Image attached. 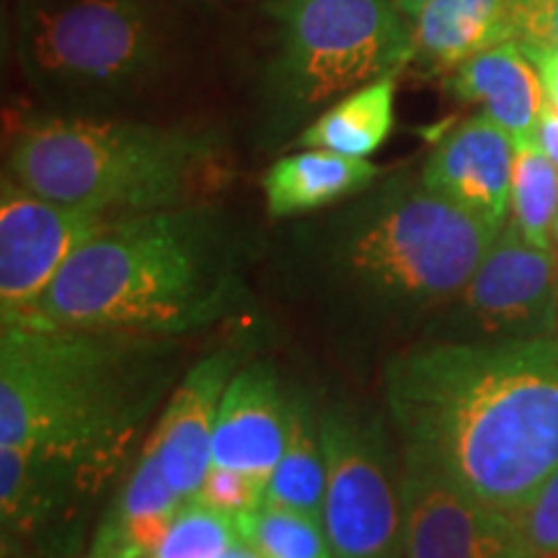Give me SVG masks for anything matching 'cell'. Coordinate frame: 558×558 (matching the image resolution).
Returning <instances> with one entry per match:
<instances>
[{"instance_id": "cell-1", "label": "cell", "mask_w": 558, "mask_h": 558, "mask_svg": "<svg viewBox=\"0 0 558 558\" xmlns=\"http://www.w3.org/2000/svg\"><path fill=\"white\" fill-rule=\"evenodd\" d=\"M383 390L403 469L514 514L558 471V337L424 339Z\"/></svg>"}, {"instance_id": "cell-2", "label": "cell", "mask_w": 558, "mask_h": 558, "mask_svg": "<svg viewBox=\"0 0 558 558\" xmlns=\"http://www.w3.org/2000/svg\"><path fill=\"white\" fill-rule=\"evenodd\" d=\"M243 298L239 233L215 207L186 202L111 220L11 326L173 341L230 318Z\"/></svg>"}, {"instance_id": "cell-3", "label": "cell", "mask_w": 558, "mask_h": 558, "mask_svg": "<svg viewBox=\"0 0 558 558\" xmlns=\"http://www.w3.org/2000/svg\"><path fill=\"white\" fill-rule=\"evenodd\" d=\"M171 339L111 331H0V448L104 478L163 401Z\"/></svg>"}, {"instance_id": "cell-4", "label": "cell", "mask_w": 558, "mask_h": 558, "mask_svg": "<svg viewBox=\"0 0 558 558\" xmlns=\"http://www.w3.org/2000/svg\"><path fill=\"white\" fill-rule=\"evenodd\" d=\"M499 233L396 177L305 226L295 248L331 311L362 329L407 331L460 295Z\"/></svg>"}, {"instance_id": "cell-5", "label": "cell", "mask_w": 558, "mask_h": 558, "mask_svg": "<svg viewBox=\"0 0 558 558\" xmlns=\"http://www.w3.org/2000/svg\"><path fill=\"white\" fill-rule=\"evenodd\" d=\"M218 153L213 132L41 117L16 132L5 177L60 205L130 218L186 205Z\"/></svg>"}, {"instance_id": "cell-6", "label": "cell", "mask_w": 558, "mask_h": 558, "mask_svg": "<svg viewBox=\"0 0 558 558\" xmlns=\"http://www.w3.org/2000/svg\"><path fill=\"white\" fill-rule=\"evenodd\" d=\"M169 19L156 0H24L16 52L45 99L101 104L156 81L169 62Z\"/></svg>"}, {"instance_id": "cell-7", "label": "cell", "mask_w": 558, "mask_h": 558, "mask_svg": "<svg viewBox=\"0 0 558 558\" xmlns=\"http://www.w3.org/2000/svg\"><path fill=\"white\" fill-rule=\"evenodd\" d=\"M271 16L269 94L279 117L329 109L352 90L396 78L414 58L411 19L393 0H275Z\"/></svg>"}, {"instance_id": "cell-8", "label": "cell", "mask_w": 558, "mask_h": 558, "mask_svg": "<svg viewBox=\"0 0 558 558\" xmlns=\"http://www.w3.org/2000/svg\"><path fill=\"white\" fill-rule=\"evenodd\" d=\"M326 456L324 530L331 558H407L401 476L375 424L344 409L318 414Z\"/></svg>"}, {"instance_id": "cell-9", "label": "cell", "mask_w": 558, "mask_h": 558, "mask_svg": "<svg viewBox=\"0 0 558 558\" xmlns=\"http://www.w3.org/2000/svg\"><path fill=\"white\" fill-rule=\"evenodd\" d=\"M432 341L558 337V256L507 222L460 295L445 305Z\"/></svg>"}, {"instance_id": "cell-10", "label": "cell", "mask_w": 558, "mask_h": 558, "mask_svg": "<svg viewBox=\"0 0 558 558\" xmlns=\"http://www.w3.org/2000/svg\"><path fill=\"white\" fill-rule=\"evenodd\" d=\"M109 215L60 205L3 177L0 186V318L19 324L70 256L109 226Z\"/></svg>"}, {"instance_id": "cell-11", "label": "cell", "mask_w": 558, "mask_h": 558, "mask_svg": "<svg viewBox=\"0 0 558 558\" xmlns=\"http://www.w3.org/2000/svg\"><path fill=\"white\" fill-rule=\"evenodd\" d=\"M401 499L407 558H535L522 514L409 469L401 471Z\"/></svg>"}, {"instance_id": "cell-12", "label": "cell", "mask_w": 558, "mask_h": 558, "mask_svg": "<svg viewBox=\"0 0 558 558\" xmlns=\"http://www.w3.org/2000/svg\"><path fill=\"white\" fill-rule=\"evenodd\" d=\"M241 354V344H222L186 369L148 439L160 471L184 501L197 497L213 469V435L220 401L230 378L239 373Z\"/></svg>"}, {"instance_id": "cell-13", "label": "cell", "mask_w": 558, "mask_h": 558, "mask_svg": "<svg viewBox=\"0 0 558 558\" xmlns=\"http://www.w3.org/2000/svg\"><path fill=\"white\" fill-rule=\"evenodd\" d=\"M512 135L486 114H476L439 140L418 181L439 199L505 228L512 199Z\"/></svg>"}, {"instance_id": "cell-14", "label": "cell", "mask_w": 558, "mask_h": 558, "mask_svg": "<svg viewBox=\"0 0 558 558\" xmlns=\"http://www.w3.org/2000/svg\"><path fill=\"white\" fill-rule=\"evenodd\" d=\"M295 396L264 362L243 367L222 393L213 435V465L267 481L288 448Z\"/></svg>"}, {"instance_id": "cell-15", "label": "cell", "mask_w": 558, "mask_h": 558, "mask_svg": "<svg viewBox=\"0 0 558 558\" xmlns=\"http://www.w3.org/2000/svg\"><path fill=\"white\" fill-rule=\"evenodd\" d=\"M520 0H429L411 19L414 65L422 75H450L494 47L518 41Z\"/></svg>"}, {"instance_id": "cell-16", "label": "cell", "mask_w": 558, "mask_h": 558, "mask_svg": "<svg viewBox=\"0 0 558 558\" xmlns=\"http://www.w3.org/2000/svg\"><path fill=\"white\" fill-rule=\"evenodd\" d=\"M448 90L460 101L478 104L481 114L501 124L512 140L533 137L548 104L538 68L520 41H507L463 62L448 75Z\"/></svg>"}, {"instance_id": "cell-17", "label": "cell", "mask_w": 558, "mask_h": 558, "mask_svg": "<svg viewBox=\"0 0 558 558\" xmlns=\"http://www.w3.org/2000/svg\"><path fill=\"white\" fill-rule=\"evenodd\" d=\"M383 177L373 160L308 148L279 158L264 173L262 190L271 218H295L357 197Z\"/></svg>"}, {"instance_id": "cell-18", "label": "cell", "mask_w": 558, "mask_h": 558, "mask_svg": "<svg viewBox=\"0 0 558 558\" xmlns=\"http://www.w3.org/2000/svg\"><path fill=\"white\" fill-rule=\"evenodd\" d=\"M393 101L396 78L369 83L320 111L316 120L300 132L298 143L305 148L367 158L386 143L393 130Z\"/></svg>"}, {"instance_id": "cell-19", "label": "cell", "mask_w": 558, "mask_h": 558, "mask_svg": "<svg viewBox=\"0 0 558 558\" xmlns=\"http://www.w3.org/2000/svg\"><path fill=\"white\" fill-rule=\"evenodd\" d=\"M326 476L329 473H326L318 414H313L308 401L295 396L288 448L271 473L264 505L292 509L324 525Z\"/></svg>"}, {"instance_id": "cell-20", "label": "cell", "mask_w": 558, "mask_h": 558, "mask_svg": "<svg viewBox=\"0 0 558 558\" xmlns=\"http://www.w3.org/2000/svg\"><path fill=\"white\" fill-rule=\"evenodd\" d=\"M558 215V166L538 148L533 137L514 140L512 199L509 222L535 248H554Z\"/></svg>"}, {"instance_id": "cell-21", "label": "cell", "mask_w": 558, "mask_h": 558, "mask_svg": "<svg viewBox=\"0 0 558 558\" xmlns=\"http://www.w3.org/2000/svg\"><path fill=\"white\" fill-rule=\"evenodd\" d=\"M235 533L262 558H331L324 525L292 509H251L235 518Z\"/></svg>"}, {"instance_id": "cell-22", "label": "cell", "mask_w": 558, "mask_h": 558, "mask_svg": "<svg viewBox=\"0 0 558 558\" xmlns=\"http://www.w3.org/2000/svg\"><path fill=\"white\" fill-rule=\"evenodd\" d=\"M235 541V520L192 499L181 505L153 558H220Z\"/></svg>"}, {"instance_id": "cell-23", "label": "cell", "mask_w": 558, "mask_h": 558, "mask_svg": "<svg viewBox=\"0 0 558 558\" xmlns=\"http://www.w3.org/2000/svg\"><path fill=\"white\" fill-rule=\"evenodd\" d=\"M264 497H267V481L248 476V473L220 469L213 465L207 473L205 484H202L199 494L194 499L207 505L215 512L226 514V518L235 520L241 514L251 512V509L262 507Z\"/></svg>"}, {"instance_id": "cell-24", "label": "cell", "mask_w": 558, "mask_h": 558, "mask_svg": "<svg viewBox=\"0 0 558 558\" xmlns=\"http://www.w3.org/2000/svg\"><path fill=\"white\" fill-rule=\"evenodd\" d=\"M535 558H558V471L522 512Z\"/></svg>"}, {"instance_id": "cell-25", "label": "cell", "mask_w": 558, "mask_h": 558, "mask_svg": "<svg viewBox=\"0 0 558 558\" xmlns=\"http://www.w3.org/2000/svg\"><path fill=\"white\" fill-rule=\"evenodd\" d=\"M518 41L522 47L558 50V0H520Z\"/></svg>"}, {"instance_id": "cell-26", "label": "cell", "mask_w": 558, "mask_h": 558, "mask_svg": "<svg viewBox=\"0 0 558 558\" xmlns=\"http://www.w3.org/2000/svg\"><path fill=\"white\" fill-rule=\"evenodd\" d=\"M533 65L538 68V75L546 90V101L558 109V50H541V47H522Z\"/></svg>"}, {"instance_id": "cell-27", "label": "cell", "mask_w": 558, "mask_h": 558, "mask_svg": "<svg viewBox=\"0 0 558 558\" xmlns=\"http://www.w3.org/2000/svg\"><path fill=\"white\" fill-rule=\"evenodd\" d=\"M533 140L550 158V163L558 166V109L550 107V104H546V109H543L538 128L533 132Z\"/></svg>"}, {"instance_id": "cell-28", "label": "cell", "mask_w": 558, "mask_h": 558, "mask_svg": "<svg viewBox=\"0 0 558 558\" xmlns=\"http://www.w3.org/2000/svg\"><path fill=\"white\" fill-rule=\"evenodd\" d=\"M220 558H262V556L256 554V550L251 548L248 543H243V541L239 538V541H235L233 546H230V548L226 550V554H222Z\"/></svg>"}, {"instance_id": "cell-29", "label": "cell", "mask_w": 558, "mask_h": 558, "mask_svg": "<svg viewBox=\"0 0 558 558\" xmlns=\"http://www.w3.org/2000/svg\"><path fill=\"white\" fill-rule=\"evenodd\" d=\"M393 3H396V5H399V9H401L403 13H407V16H409V19H414V16H416V13H418V11H422V9H424V5H427V3H429V0H393Z\"/></svg>"}, {"instance_id": "cell-30", "label": "cell", "mask_w": 558, "mask_h": 558, "mask_svg": "<svg viewBox=\"0 0 558 558\" xmlns=\"http://www.w3.org/2000/svg\"><path fill=\"white\" fill-rule=\"evenodd\" d=\"M554 246L558 251V215H556V226H554Z\"/></svg>"}]
</instances>
